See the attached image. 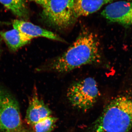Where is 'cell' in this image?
<instances>
[{"label": "cell", "instance_id": "52a82bcc", "mask_svg": "<svg viewBox=\"0 0 132 132\" xmlns=\"http://www.w3.org/2000/svg\"><path fill=\"white\" fill-rule=\"evenodd\" d=\"M35 88L26 112V122L31 126L52 116L50 109L38 97Z\"/></svg>", "mask_w": 132, "mask_h": 132}, {"label": "cell", "instance_id": "9a60e30c", "mask_svg": "<svg viewBox=\"0 0 132 132\" xmlns=\"http://www.w3.org/2000/svg\"><path fill=\"white\" fill-rule=\"evenodd\" d=\"M3 24V22H2L0 21V24Z\"/></svg>", "mask_w": 132, "mask_h": 132}, {"label": "cell", "instance_id": "7a4b0ae2", "mask_svg": "<svg viewBox=\"0 0 132 132\" xmlns=\"http://www.w3.org/2000/svg\"><path fill=\"white\" fill-rule=\"evenodd\" d=\"M132 128V95L111 100L93 125V132H128Z\"/></svg>", "mask_w": 132, "mask_h": 132}, {"label": "cell", "instance_id": "4fadbf2b", "mask_svg": "<svg viewBox=\"0 0 132 132\" xmlns=\"http://www.w3.org/2000/svg\"><path fill=\"white\" fill-rule=\"evenodd\" d=\"M36 3L40 5L42 7L43 9H44L46 7L48 2V0H31Z\"/></svg>", "mask_w": 132, "mask_h": 132}, {"label": "cell", "instance_id": "277c9868", "mask_svg": "<svg viewBox=\"0 0 132 132\" xmlns=\"http://www.w3.org/2000/svg\"><path fill=\"white\" fill-rule=\"evenodd\" d=\"M23 129L18 101L12 94L0 86V131L21 132Z\"/></svg>", "mask_w": 132, "mask_h": 132}, {"label": "cell", "instance_id": "8fae6325", "mask_svg": "<svg viewBox=\"0 0 132 132\" xmlns=\"http://www.w3.org/2000/svg\"><path fill=\"white\" fill-rule=\"evenodd\" d=\"M0 3L20 19H28L29 13L26 0H0Z\"/></svg>", "mask_w": 132, "mask_h": 132}, {"label": "cell", "instance_id": "ba28073f", "mask_svg": "<svg viewBox=\"0 0 132 132\" xmlns=\"http://www.w3.org/2000/svg\"><path fill=\"white\" fill-rule=\"evenodd\" d=\"M12 24L14 28L23 33L31 39L42 37L61 42H65L58 35L31 22L23 20H15L13 21Z\"/></svg>", "mask_w": 132, "mask_h": 132}, {"label": "cell", "instance_id": "30bf717a", "mask_svg": "<svg viewBox=\"0 0 132 132\" xmlns=\"http://www.w3.org/2000/svg\"><path fill=\"white\" fill-rule=\"evenodd\" d=\"M0 36L10 49L13 51L18 50L31 40L23 33L14 28L6 32L0 31Z\"/></svg>", "mask_w": 132, "mask_h": 132}, {"label": "cell", "instance_id": "5b68a950", "mask_svg": "<svg viewBox=\"0 0 132 132\" xmlns=\"http://www.w3.org/2000/svg\"><path fill=\"white\" fill-rule=\"evenodd\" d=\"M75 0H48L43 9V15L49 23L60 28L73 24Z\"/></svg>", "mask_w": 132, "mask_h": 132}, {"label": "cell", "instance_id": "5bb4252c", "mask_svg": "<svg viewBox=\"0 0 132 132\" xmlns=\"http://www.w3.org/2000/svg\"><path fill=\"white\" fill-rule=\"evenodd\" d=\"M21 132H31L30 131H29L28 130H26V129H24L23 128V130L21 131Z\"/></svg>", "mask_w": 132, "mask_h": 132}, {"label": "cell", "instance_id": "7c38bea8", "mask_svg": "<svg viewBox=\"0 0 132 132\" xmlns=\"http://www.w3.org/2000/svg\"><path fill=\"white\" fill-rule=\"evenodd\" d=\"M57 118L51 116L32 126L33 132H51L55 127Z\"/></svg>", "mask_w": 132, "mask_h": 132}, {"label": "cell", "instance_id": "3957f363", "mask_svg": "<svg viewBox=\"0 0 132 132\" xmlns=\"http://www.w3.org/2000/svg\"><path fill=\"white\" fill-rule=\"evenodd\" d=\"M99 95L96 81L94 78H87L72 84L68 90L67 97L74 107L86 111L94 105Z\"/></svg>", "mask_w": 132, "mask_h": 132}, {"label": "cell", "instance_id": "8992f818", "mask_svg": "<svg viewBox=\"0 0 132 132\" xmlns=\"http://www.w3.org/2000/svg\"><path fill=\"white\" fill-rule=\"evenodd\" d=\"M103 17L111 22L132 26V1H121L111 3L101 13Z\"/></svg>", "mask_w": 132, "mask_h": 132}, {"label": "cell", "instance_id": "9c48e42d", "mask_svg": "<svg viewBox=\"0 0 132 132\" xmlns=\"http://www.w3.org/2000/svg\"><path fill=\"white\" fill-rule=\"evenodd\" d=\"M114 0H75L73 7L74 20L82 16L95 13L104 5Z\"/></svg>", "mask_w": 132, "mask_h": 132}, {"label": "cell", "instance_id": "6da1fadb", "mask_svg": "<svg viewBox=\"0 0 132 132\" xmlns=\"http://www.w3.org/2000/svg\"><path fill=\"white\" fill-rule=\"evenodd\" d=\"M101 59L97 36L88 29H83L65 52L48 63L46 70L67 72L84 65L99 63Z\"/></svg>", "mask_w": 132, "mask_h": 132}]
</instances>
